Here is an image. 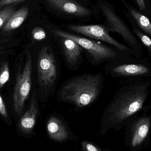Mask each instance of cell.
<instances>
[{"label": "cell", "mask_w": 151, "mask_h": 151, "mask_svg": "<svg viewBox=\"0 0 151 151\" xmlns=\"http://www.w3.org/2000/svg\"><path fill=\"white\" fill-rule=\"evenodd\" d=\"M138 10L148 17L151 16V0H134Z\"/></svg>", "instance_id": "ac0fdd59"}, {"label": "cell", "mask_w": 151, "mask_h": 151, "mask_svg": "<svg viewBox=\"0 0 151 151\" xmlns=\"http://www.w3.org/2000/svg\"><path fill=\"white\" fill-rule=\"evenodd\" d=\"M32 57L26 51V60L23 71L17 76L13 96V108L18 115L22 114L26 101L29 97L32 87Z\"/></svg>", "instance_id": "52a82bcc"}, {"label": "cell", "mask_w": 151, "mask_h": 151, "mask_svg": "<svg viewBox=\"0 0 151 151\" xmlns=\"http://www.w3.org/2000/svg\"><path fill=\"white\" fill-rule=\"evenodd\" d=\"M81 145L83 151H103L98 146L88 141H82Z\"/></svg>", "instance_id": "44dd1931"}, {"label": "cell", "mask_w": 151, "mask_h": 151, "mask_svg": "<svg viewBox=\"0 0 151 151\" xmlns=\"http://www.w3.org/2000/svg\"><path fill=\"white\" fill-rule=\"evenodd\" d=\"M101 8L105 19L106 24L104 26L108 32H113L119 34L134 51L135 58H142V45L127 24L111 8L104 5H102Z\"/></svg>", "instance_id": "5b68a950"}, {"label": "cell", "mask_w": 151, "mask_h": 151, "mask_svg": "<svg viewBox=\"0 0 151 151\" xmlns=\"http://www.w3.org/2000/svg\"><path fill=\"white\" fill-rule=\"evenodd\" d=\"M9 41L8 40H0V49L2 48L1 44H2L4 42H6Z\"/></svg>", "instance_id": "cb8c5ba5"}, {"label": "cell", "mask_w": 151, "mask_h": 151, "mask_svg": "<svg viewBox=\"0 0 151 151\" xmlns=\"http://www.w3.org/2000/svg\"><path fill=\"white\" fill-rule=\"evenodd\" d=\"M148 111H144L143 114L141 116H139L140 112L135 114L126 123L131 126L132 133L130 145L133 148L141 145L149 134L151 125V113L150 115H146L145 113Z\"/></svg>", "instance_id": "9c48e42d"}, {"label": "cell", "mask_w": 151, "mask_h": 151, "mask_svg": "<svg viewBox=\"0 0 151 151\" xmlns=\"http://www.w3.org/2000/svg\"><path fill=\"white\" fill-rule=\"evenodd\" d=\"M0 114L4 118H8V114L7 108L1 95H0Z\"/></svg>", "instance_id": "7402d4cb"}, {"label": "cell", "mask_w": 151, "mask_h": 151, "mask_svg": "<svg viewBox=\"0 0 151 151\" xmlns=\"http://www.w3.org/2000/svg\"><path fill=\"white\" fill-rule=\"evenodd\" d=\"M16 11L14 5H10L0 9V29L3 27L12 15Z\"/></svg>", "instance_id": "e0dca14e"}, {"label": "cell", "mask_w": 151, "mask_h": 151, "mask_svg": "<svg viewBox=\"0 0 151 151\" xmlns=\"http://www.w3.org/2000/svg\"><path fill=\"white\" fill-rule=\"evenodd\" d=\"M151 80L127 83L114 94L105 109L100 121V133L104 135L111 129H118L126 124L133 115L151 109L146 104L150 94Z\"/></svg>", "instance_id": "6da1fadb"}, {"label": "cell", "mask_w": 151, "mask_h": 151, "mask_svg": "<svg viewBox=\"0 0 151 151\" xmlns=\"http://www.w3.org/2000/svg\"><path fill=\"white\" fill-rule=\"evenodd\" d=\"M10 71L7 63L3 64L0 67V88H2L9 81Z\"/></svg>", "instance_id": "d6986e66"}, {"label": "cell", "mask_w": 151, "mask_h": 151, "mask_svg": "<svg viewBox=\"0 0 151 151\" xmlns=\"http://www.w3.org/2000/svg\"><path fill=\"white\" fill-rule=\"evenodd\" d=\"M52 32L60 38L70 39L77 42L90 56L93 63L100 64L105 62L111 63L128 60L133 56L114 47H110L101 42L72 34L59 30L53 29Z\"/></svg>", "instance_id": "3957f363"}, {"label": "cell", "mask_w": 151, "mask_h": 151, "mask_svg": "<svg viewBox=\"0 0 151 151\" xmlns=\"http://www.w3.org/2000/svg\"><path fill=\"white\" fill-rule=\"evenodd\" d=\"M50 5L63 12L77 16L88 15L90 11L73 0H45Z\"/></svg>", "instance_id": "5bb4252c"}, {"label": "cell", "mask_w": 151, "mask_h": 151, "mask_svg": "<svg viewBox=\"0 0 151 151\" xmlns=\"http://www.w3.org/2000/svg\"><path fill=\"white\" fill-rule=\"evenodd\" d=\"M111 75L127 80V83L139 80H151V63L145 58L132 57L126 61L111 64Z\"/></svg>", "instance_id": "277c9868"}, {"label": "cell", "mask_w": 151, "mask_h": 151, "mask_svg": "<svg viewBox=\"0 0 151 151\" xmlns=\"http://www.w3.org/2000/svg\"><path fill=\"white\" fill-rule=\"evenodd\" d=\"M104 77L101 74H85L73 77L60 89L58 98L62 102L83 108L94 103L100 93Z\"/></svg>", "instance_id": "7a4b0ae2"}, {"label": "cell", "mask_w": 151, "mask_h": 151, "mask_svg": "<svg viewBox=\"0 0 151 151\" xmlns=\"http://www.w3.org/2000/svg\"><path fill=\"white\" fill-rule=\"evenodd\" d=\"M69 28L72 31L88 38L104 42L122 51L130 54L135 57L134 53L133 50L128 46L117 41L112 38L104 26L101 25H71Z\"/></svg>", "instance_id": "ba28073f"}, {"label": "cell", "mask_w": 151, "mask_h": 151, "mask_svg": "<svg viewBox=\"0 0 151 151\" xmlns=\"http://www.w3.org/2000/svg\"><path fill=\"white\" fill-rule=\"evenodd\" d=\"M37 73L41 88L46 92L50 91L55 86L58 78L56 61L50 47H43L39 53Z\"/></svg>", "instance_id": "8992f818"}, {"label": "cell", "mask_w": 151, "mask_h": 151, "mask_svg": "<svg viewBox=\"0 0 151 151\" xmlns=\"http://www.w3.org/2000/svg\"><path fill=\"white\" fill-rule=\"evenodd\" d=\"M39 112V106L34 94L32 96L29 108L20 118L19 122V127L22 132L28 134L32 131Z\"/></svg>", "instance_id": "7c38bea8"}, {"label": "cell", "mask_w": 151, "mask_h": 151, "mask_svg": "<svg viewBox=\"0 0 151 151\" xmlns=\"http://www.w3.org/2000/svg\"><path fill=\"white\" fill-rule=\"evenodd\" d=\"M62 38V47L66 63L70 66H75L80 62L83 48L74 41Z\"/></svg>", "instance_id": "4fadbf2b"}, {"label": "cell", "mask_w": 151, "mask_h": 151, "mask_svg": "<svg viewBox=\"0 0 151 151\" xmlns=\"http://www.w3.org/2000/svg\"><path fill=\"white\" fill-rule=\"evenodd\" d=\"M26 0H0V8L12 5L17 3L22 2Z\"/></svg>", "instance_id": "603a6c76"}, {"label": "cell", "mask_w": 151, "mask_h": 151, "mask_svg": "<svg viewBox=\"0 0 151 151\" xmlns=\"http://www.w3.org/2000/svg\"><path fill=\"white\" fill-rule=\"evenodd\" d=\"M29 12L28 6L25 5L16 11L3 27L4 32H9L18 28L24 23Z\"/></svg>", "instance_id": "9a60e30c"}, {"label": "cell", "mask_w": 151, "mask_h": 151, "mask_svg": "<svg viewBox=\"0 0 151 151\" xmlns=\"http://www.w3.org/2000/svg\"><path fill=\"white\" fill-rule=\"evenodd\" d=\"M122 1L128 10L127 17L132 26L137 27L151 38V21L150 18L124 0Z\"/></svg>", "instance_id": "8fae6325"}, {"label": "cell", "mask_w": 151, "mask_h": 151, "mask_svg": "<svg viewBox=\"0 0 151 151\" xmlns=\"http://www.w3.org/2000/svg\"><path fill=\"white\" fill-rule=\"evenodd\" d=\"M47 132L52 140L63 142L69 140L70 134L63 122L55 116L50 117L46 124Z\"/></svg>", "instance_id": "30bf717a"}, {"label": "cell", "mask_w": 151, "mask_h": 151, "mask_svg": "<svg viewBox=\"0 0 151 151\" xmlns=\"http://www.w3.org/2000/svg\"><path fill=\"white\" fill-rule=\"evenodd\" d=\"M132 32L135 35L140 43L144 45L148 52V55L151 57V38L139 30L137 27L133 26Z\"/></svg>", "instance_id": "2e32d148"}, {"label": "cell", "mask_w": 151, "mask_h": 151, "mask_svg": "<svg viewBox=\"0 0 151 151\" xmlns=\"http://www.w3.org/2000/svg\"><path fill=\"white\" fill-rule=\"evenodd\" d=\"M32 36L35 40L40 41L44 40L46 38L47 35L44 29L42 27H36L32 31Z\"/></svg>", "instance_id": "ffe728a7"}]
</instances>
